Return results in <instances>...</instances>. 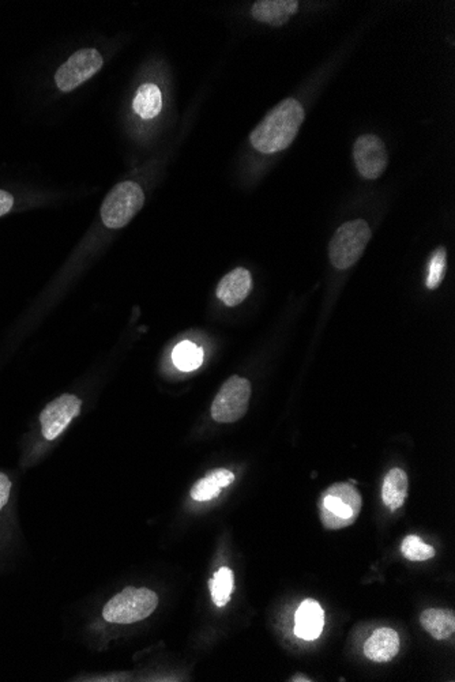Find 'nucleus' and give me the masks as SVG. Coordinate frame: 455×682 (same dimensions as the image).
<instances>
[{
	"instance_id": "nucleus-11",
	"label": "nucleus",
	"mask_w": 455,
	"mask_h": 682,
	"mask_svg": "<svg viewBox=\"0 0 455 682\" xmlns=\"http://www.w3.org/2000/svg\"><path fill=\"white\" fill-rule=\"evenodd\" d=\"M325 626V613L315 599H306L298 607L295 616V637L304 640H315L320 637Z\"/></svg>"
},
{
	"instance_id": "nucleus-8",
	"label": "nucleus",
	"mask_w": 455,
	"mask_h": 682,
	"mask_svg": "<svg viewBox=\"0 0 455 682\" xmlns=\"http://www.w3.org/2000/svg\"><path fill=\"white\" fill-rule=\"evenodd\" d=\"M353 160L361 177L379 179L388 168V150L379 136L367 134L359 136L353 145Z\"/></svg>"
},
{
	"instance_id": "nucleus-24",
	"label": "nucleus",
	"mask_w": 455,
	"mask_h": 682,
	"mask_svg": "<svg viewBox=\"0 0 455 682\" xmlns=\"http://www.w3.org/2000/svg\"><path fill=\"white\" fill-rule=\"evenodd\" d=\"M290 681H311L309 680L307 676L304 675H295L292 678H290Z\"/></svg>"
},
{
	"instance_id": "nucleus-22",
	"label": "nucleus",
	"mask_w": 455,
	"mask_h": 682,
	"mask_svg": "<svg viewBox=\"0 0 455 682\" xmlns=\"http://www.w3.org/2000/svg\"><path fill=\"white\" fill-rule=\"evenodd\" d=\"M11 484L10 478L5 474L0 473V511L5 508V504L8 503V498L11 495Z\"/></svg>"
},
{
	"instance_id": "nucleus-4",
	"label": "nucleus",
	"mask_w": 455,
	"mask_h": 682,
	"mask_svg": "<svg viewBox=\"0 0 455 682\" xmlns=\"http://www.w3.org/2000/svg\"><path fill=\"white\" fill-rule=\"evenodd\" d=\"M144 204V190L138 183L130 180L119 183L109 191L101 206V220L109 229H122L131 223Z\"/></svg>"
},
{
	"instance_id": "nucleus-5",
	"label": "nucleus",
	"mask_w": 455,
	"mask_h": 682,
	"mask_svg": "<svg viewBox=\"0 0 455 682\" xmlns=\"http://www.w3.org/2000/svg\"><path fill=\"white\" fill-rule=\"evenodd\" d=\"M372 233L364 220L350 221L339 226L329 244L331 265L339 270H347L359 262Z\"/></svg>"
},
{
	"instance_id": "nucleus-21",
	"label": "nucleus",
	"mask_w": 455,
	"mask_h": 682,
	"mask_svg": "<svg viewBox=\"0 0 455 682\" xmlns=\"http://www.w3.org/2000/svg\"><path fill=\"white\" fill-rule=\"evenodd\" d=\"M446 270H448V254L443 246L438 248L432 254L430 260L429 276H427L426 285L429 289H437L445 279Z\"/></svg>"
},
{
	"instance_id": "nucleus-2",
	"label": "nucleus",
	"mask_w": 455,
	"mask_h": 682,
	"mask_svg": "<svg viewBox=\"0 0 455 682\" xmlns=\"http://www.w3.org/2000/svg\"><path fill=\"white\" fill-rule=\"evenodd\" d=\"M363 498L350 484H334L323 492L319 500V515L328 530L349 527L358 520Z\"/></svg>"
},
{
	"instance_id": "nucleus-17",
	"label": "nucleus",
	"mask_w": 455,
	"mask_h": 682,
	"mask_svg": "<svg viewBox=\"0 0 455 682\" xmlns=\"http://www.w3.org/2000/svg\"><path fill=\"white\" fill-rule=\"evenodd\" d=\"M134 111L142 119L150 120L157 116L163 109V95L157 85L147 84L139 86L133 103Z\"/></svg>"
},
{
	"instance_id": "nucleus-18",
	"label": "nucleus",
	"mask_w": 455,
	"mask_h": 682,
	"mask_svg": "<svg viewBox=\"0 0 455 682\" xmlns=\"http://www.w3.org/2000/svg\"><path fill=\"white\" fill-rule=\"evenodd\" d=\"M175 366L183 372L196 371L204 361V350L190 341H183L172 353Z\"/></svg>"
},
{
	"instance_id": "nucleus-23",
	"label": "nucleus",
	"mask_w": 455,
	"mask_h": 682,
	"mask_svg": "<svg viewBox=\"0 0 455 682\" xmlns=\"http://www.w3.org/2000/svg\"><path fill=\"white\" fill-rule=\"evenodd\" d=\"M14 206V198L11 194L5 193V191L0 190V217L7 215Z\"/></svg>"
},
{
	"instance_id": "nucleus-6",
	"label": "nucleus",
	"mask_w": 455,
	"mask_h": 682,
	"mask_svg": "<svg viewBox=\"0 0 455 682\" xmlns=\"http://www.w3.org/2000/svg\"><path fill=\"white\" fill-rule=\"evenodd\" d=\"M251 391L249 380L240 376L229 377L213 401V420L221 424L241 420L248 410Z\"/></svg>"
},
{
	"instance_id": "nucleus-9",
	"label": "nucleus",
	"mask_w": 455,
	"mask_h": 682,
	"mask_svg": "<svg viewBox=\"0 0 455 682\" xmlns=\"http://www.w3.org/2000/svg\"><path fill=\"white\" fill-rule=\"evenodd\" d=\"M81 399L73 394H63L44 407L40 415L41 434L44 439H57L71 421L81 412Z\"/></svg>"
},
{
	"instance_id": "nucleus-13",
	"label": "nucleus",
	"mask_w": 455,
	"mask_h": 682,
	"mask_svg": "<svg viewBox=\"0 0 455 682\" xmlns=\"http://www.w3.org/2000/svg\"><path fill=\"white\" fill-rule=\"evenodd\" d=\"M298 10L296 0H259L252 5L251 15L257 21L271 26H282Z\"/></svg>"
},
{
	"instance_id": "nucleus-1",
	"label": "nucleus",
	"mask_w": 455,
	"mask_h": 682,
	"mask_svg": "<svg viewBox=\"0 0 455 682\" xmlns=\"http://www.w3.org/2000/svg\"><path fill=\"white\" fill-rule=\"evenodd\" d=\"M304 117L306 112L301 104L295 98H287L266 115L252 131L249 142L263 155L282 152L295 141Z\"/></svg>"
},
{
	"instance_id": "nucleus-15",
	"label": "nucleus",
	"mask_w": 455,
	"mask_h": 682,
	"mask_svg": "<svg viewBox=\"0 0 455 682\" xmlns=\"http://www.w3.org/2000/svg\"><path fill=\"white\" fill-rule=\"evenodd\" d=\"M408 474L402 468H391L383 479L382 500L390 511H397L404 506L408 497Z\"/></svg>"
},
{
	"instance_id": "nucleus-16",
	"label": "nucleus",
	"mask_w": 455,
	"mask_h": 682,
	"mask_svg": "<svg viewBox=\"0 0 455 682\" xmlns=\"http://www.w3.org/2000/svg\"><path fill=\"white\" fill-rule=\"evenodd\" d=\"M420 624L424 631L429 632L435 640H448L455 631L454 612L431 607L421 613Z\"/></svg>"
},
{
	"instance_id": "nucleus-10",
	"label": "nucleus",
	"mask_w": 455,
	"mask_h": 682,
	"mask_svg": "<svg viewBox=\"0 0 455 682\" xmlns=\"http://www.w3.org/2000/svg\"><path fill=\"white\" fill-rule=\"evenodd\" d=\"M399 646L401 642L399 634L393 628L383 627L375 629L364 643V656L377 664H388L399 653Z\"/></svg>"
},
{
	"instance_id": "nucleus-3",
	"label": "nucleus",
	"mask_w": 455,
	"mask_h": 682,
	"mask_svg": "<svg viewBox=\"0 0 455 682\" xmlns=\"http://www.w3.org/2000/svg\"><path fill=\"white\" fill-rule=\"evenodd\" d=\"M158 597L149 588L127 587L106 602L103 617L112 624H134L153 615Z\"/></svg>"
},
{
	"instance_id": "nucleus-7",
	"label": "nucleus",
	"mask_w": 455,
	"mask_h": 682,
	"mask_svg": "<svg viewBox=\"0 0 455 682\" xmlns=\"http://www.w3.org/2000/svg\"><path fill=\"white\" fill-rule=\"evenodd\" d=\"M103 65V56L97 49H79L60 65L55 74V84L62 92H73L95 76Z\"/></svg>"
},
{
	"instance_id": "nucleus-12",
	"label": "nucleus",
	"mask_w": 455,
	"mask_h": 682,
	"mask_svg": "<svg viewBox=\"0 0 455 682\" xmlns=\"http://www.w3.org/2000/svg\"><path fill=\"white\" fill-rule=\"evenodd\" d=\"M252 276L247 268L238 267L228 273L217 286V297L227 306H238L251 293Z\"/></svg>"
},
{
	"instance_id": "nucleus-14",
	"label": "nucleus",
	"mask_w": 455,
	"mask_h": 682,
	"mask_svg": "<svg viewBox=\"0 0 455 682\" xmlns=\"http://www.w3.org/2000/svg\"><path fill=\"white\" fill-rule=\"evenodd\" d=\"M235 481V474L227 468H217L210 471L207 476L199 479L191 487V497L196 501H209L220 496L224 487L229 486Z\"/></svg>"
},
{
	"instance_id": "nucleus-19",
	"label": "nucleus",
	"mask_w": 455,
	"mask_h": 682,
	"mask_svg": "<svg viewBox=\"0 0 455 682\" xmlns=\"http://www.w3.org/2000/svg\"><path fill=\"white\" fill-rule=\"evenodd\" d=\"M233 586H235V577H233L232 569L223 567L216 572L215 577L209 582L210 593H212L216 607H226L230 601Z\"/></svg>"
},
{
	"instance_id": "nucleus-20",
	"label": "nucleus",
	"mask_w": 455,
	"mask_h": 682,
	"mask_svg": "<svg viewBox=\"0 0 455 682\" xmlns=\"http://www.w3.org/2000/svg\"><path fill=\"white\" fill-rule=\"evenodd\" d=\"M401 553L410 561H426L435 557L434 547L421 541L420 537L408 536L401 544Z\"/></svg>"
}]
</instances>
